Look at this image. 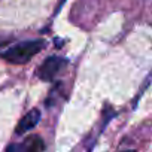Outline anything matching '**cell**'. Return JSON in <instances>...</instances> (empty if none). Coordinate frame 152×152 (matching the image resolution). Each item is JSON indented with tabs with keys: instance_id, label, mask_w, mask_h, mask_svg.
I'll return each mask as SVG.
<instances>
[{
	"instance_id": "3957f363",
	"label": "cell",
	"mask_w": 152,
	"mask_h": 152,
	"mask_svg": "<svg viewBox=\"0 0 152 152\" xmlns=\"http://www.w3.org/2000/svg\"><path fill=\"white\" fill-rule=\"evenodd\" d=\"M39 121H40V110H39V109H31V110L18 122V125H17V133H18V134H23V133H26V131L33 130V128L37 125Z\"/></svg>"
},
{
	"instance_id": "277c9868",
	"label": "cell",
	"mask_w": 152,
	"mask_h": 152,
	"mask_svg": "<svg viewBox=\"0 0 152 152\" xmlns=\"http://www.w3.org/2000/svg\"><path fill=\"white\" fill-rule=\"evenodd\" d=\"M43 148V140L39 136H30L18 146V152H42Z\"/></svg>"
},
{
	"instance_id": "7a4b0ae2",
	"label": "cell",
	"mask_w": 152,
	"mask_h": 152,
	"mask_svg": "<svg viewBox=\"0 0 152 152\" xmlns=\"http://www.w3.org/2000/svg\"><path fill=\"white\" fill-rule=\"evenodd\" d=\"M66 63L67 61L64 58L57 57V55H51L40 64V67L37 70V76L42 81H51V79L55 78V75L63 69V66Z\"/></svg>"
},
{
	"instance_id": "5b68a950",
	"label": "cell",
	"mask_w": 152,
	"mask_h": 152,
	"mask_svg": "<svg viewBox=\"0 0 152 152\" xmlns=\"http://www.w3.org/2000/svg\"><path fill=\"white\" fill-rule=\"evenodd\" d=\"M122 152H133V151H122Z\"/></svg>"
},
{
	"instance_id": "6da1fadb",
	"label": "cell",
	"mask_w": 152,
	"mask_h": 152,
	"mask_svg": "<svg viewBox=\"0 0 152 152\" xmlns=\"http://www.w3.org/2000/svg\"><path fill=\"white\" fill-rule=\"evenodd\" d=\"M45 46V42L37 39V40H27L14 45L8 51L2 54L3 60H6L11 64H26L28 63L36 54H39Z\"/></svg>"
}]
</instances>
